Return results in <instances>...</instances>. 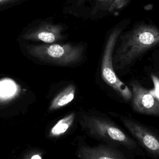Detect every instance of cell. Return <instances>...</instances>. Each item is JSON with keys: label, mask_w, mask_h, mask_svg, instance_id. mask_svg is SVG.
<instances>
[{"label": "cell", "mask_w": 159, "mask_h": 159, "mask_svg": "<svg viewBox=\"0 0 159 159\" xmlns=\"http://www.w3.org/2000/svg\"><path fill=\"white\" fill-rule=\"evenodd\" d=\"M159 47V28L144 22L138 23L119 36L112 55L115 71L129 69L149 50Z\"/></svg>", "instance_id": "obj_1"}, {"label": "cell", "mask_w": 159, "mask_h": 159, "mask_svg": "<svg viewBox=\"0 0 159 159\" xmlns=\"http://www.w3.org/2000/svg\"><path fill=\"white\" fill-rule=\"evenodd\" d=\"M79 124L81 130L88 136L115 146H123L138 152L137 143L111 119L100 115L81 112Z\"/></svg>", "instance_id": "obj_2"}, {"label": "cell", "mask_w": 159, "mask_h": 159, "mask_svg": "<svg viewBox=\"0 0 159 159\" xmlns=\"http://www.w3.org/2000/svg\"><path fill=\"white\" fill-rule=\"evenodd\" d=\"M32 57L47 63L61 66L73 67L81 64L86 57L84 43H44L27 46Z\"/></svg>", "instance_id": "obj_3"}, {"label": "cell", "mask_w": 159, "mask_h": 159, "mask_svg": "<svg viewBox=\"0 0 159 159\" xmlns=\"http://www.w3.org/2000/svg\"><path fill=\"white\" fill-rule=\"evenodd\" d=\"M123 24L114 27L108 34L104 43L101 62V76L103 81L125 101H130L132 93L129 87L117 76L113 66L112 55L120 34L123 32Z\"/></svg>", "instance_id": "obj_4"}, {"label": "cell", "mask_w": 159, "mask_h": 159, "mask_svg": "<svg viewBox=\"0 0 159 159\" xmlns=\"http://www.w3.org/2000/svg\"><path fill=\"white\" fill-rule=\"evenodd\" d=\"M125 129L150 156L159 158V135L145 124L127 116H120Z\"/></svg>", "instance_id": "obj_5"}, {"label": "cell", "mask_w": 159, "mask_h": 159, "mask_svg": "<svg viewBox=\"0 0 159 159\" xmlns=\"http://www.w3.org/2000/svg\"><path fill=\"white\" fill-rule=\"evenodd\" d=\"M132 93L131 106L136 112L143 115L159 117V98L152 90L144 88L137 80L129 84Z\"/></svg>", "instance_id": "obj_6"}, {"label": "cell", "mask_w": 159, "mask_h": 159, "mask_svg": "<svg viewBox=\"0 0 159 159\" xmlns=\"http://www.w3.org/2000/svg\"><path fill=\"white\" fill-rule=\"evenodd\" d=\"M76 156L81 159H125V157L117 146L102 143L88 146L81 145L76 152Z\"/></svg>", "instance_id": "obj_7"}, {"label": "cell", "mask_w": 159, "mask_h": 159, "mask_svg": "<svg viewBox=\"0 0 159 159\" xmlns=\"http://www.w3.org/2000/svg\"><path fill=\"white\" fill-rule=\"evenodd\" d=\"M63 27L59 24H43L23 35L26 40L41 41L45 43H52L61 41L65 39L62 32Z\"/></svg>", "instance_id": "obj_8"}, {"label": "cell", "mask_w": 159, "mask_h": 159, "mask_svg": "<svg viewBox=\"0 0 159 159\" xmlns=\"http://www.w3.org/2000/svg\"><path fill=\"white\" fill-rule=\"evenodd\" d=\"M76 90V86L73 84L66 86L52 99L48 108L49 111L60 109L70 104L75 98Z\"/></svg>", "instance_id": "obj_9"}, {"label": "cell", "mask_w": 159, "mask_h": 159, "mask_svg": "<svg viewBox=\"0 0 159 159\" xmlns=\"http://www.w3.org/2000/svg\"><path fill=\"white\" fill-rule=\"evenodd\" d=\"M76 118V114L71 112L60 119L50 129L49 135L51 137H58L65 134L73 125Z\"/></svg>", "instance_id": "obj_10"}, {"label": "cell", "mask_w": 159, "mask_h": 159, "mask_svg": "<svg viewBox=\"0 0 159 159\" xmlns=\"http://www.w3.org/2000/svg\"><path fill=\"white\" fill-rule=\"evenodd\" d=\"M16 84L12 80H6L0 81V98H8L16 92Z\"/></svg>", "instance_id": "obj_11"}, {"label": "cell", "mask_w": 159, "mask_h": 159, "mask_svg": "<svg viewBox=\"0 0 159 159\" xmlns=\"http://www.w3.org/2000/svg\"><path fill=\"white\" fill-rule=\"evenodd\" d=\"M149 75L153 84V89L151 90L159 98V67L153 68Z\"/></svg>", "instance_id": "obj_12"}, {"label": "cell", "mask_w": 159, "mask_h": 159, "mask_svg": "<svg viewBox=\"0 0 159 159\" xmlns=\"http://www.w3.org/2000/svg\"><path fill=\"white\" fill-rule=\"evenodd\" d=\"M29 158L31 159H42V156L40 153H36V154L33 155L31 157H29Z\"/></svg>", "instance_id": "obj_13"}, {"label": "cell", "mask_w": 159, "mask_h": 159, "mask_svg": "<svg viewBox=\"0 0 159 159\" xmlns=\"http://www.w3.org/2000/svg\"><path fill=\"white\" fill-rule=\"evenodd\" d=\"M14 1V0H0V4L6 2H9V1Z\"/></svg>", "instance_id": "obj_14"}, {"label": "cell", "mask_w": 159, "mask_h": 159, "mask_svg": "<svg viewBox=\"0 0 159 159\" xmlns=\"http://www.w3.org/2000/svg\"><path fill=\"white\" fill-rule=\"evenodd\" d=\"M125 1H126V0H118L117 2H119L120 4H122L124 2H125Z\"/></svg>", "instance_id": "obj_15"}]
</instances>
